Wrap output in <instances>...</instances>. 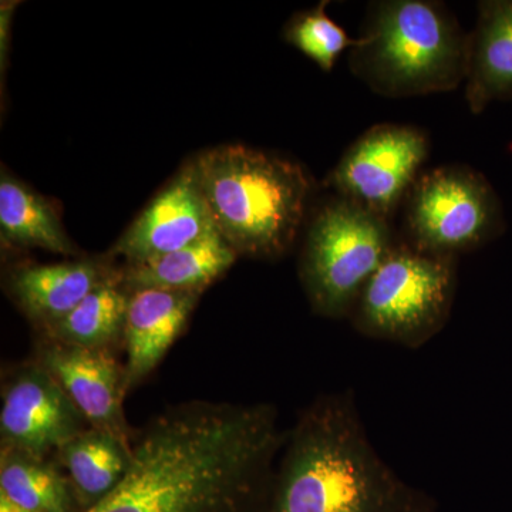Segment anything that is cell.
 Returning <instances> with one entry per match:
<instances>
[{"label": "cell", "mask_w": 512, "mask_h": 512, "mask_svg": "<svg viewBox=\"0 0 512 512\" xmlns=\"http://www.w3.org/2000/svg\"><path fill=\"white\" fill-rule=\"evenodd\" d=\"M326 6L328 2H322L318 8L295 16L286 26L285 39L318 64L323 72L329 73L338 57L356 46L357 39H352L342 26L329 18Z\"/></svg>", "instance_id": "ffe728a7"}, {"label": "cell", "mask_w": 512, "mask_h": 512, "mask_svg": "<svg viewBox=\"0 0 512 512\" xmlns=\"http://www.w3.org/2000/svg\"><path fill=\"white\" fill-rule=\"evenodd\" d=\"M396 245L389 221L339 197L309 224L299 279L313 313L349 319L360 293Z\"/></svg>", "instance_id": "8992f818"}, {"label": "cell", "mask_w": 512, "mask_h": 512, "mask_svg": "<svg viewBox=\"0 0 512 512\" xmlns=\"http://www.w3.org/2000/svg\"><path fill=\"white\" fill-rule=\"evenodd\" d=\"M202 293L146 289L128 295L123 349L127 393L140 386L187 328Z\"/></svg>", "instance_id": "4fadbf2b"}, {"label": "cell", "mask_w": 512, "mask_h": 512, "mask_svg": "<svg viewBox=\"0 0 512 512\" xmlns=\"http://www.w3.org/2000/svg\"><path fill=\"white\" fill-rule=\"evenodd\" d=\"M194 164L215 228L239 256L272 261L289 251L312 190L301 165L241 144L211 148Z\"/></svg>", "instance_id": "3957f363"}, {"label": "cell", "mask_w": 512, "mask_h": 512, "mask_svg": "<svg viewBox=\"0 0 512 512\" xmlns=\"http://www.w3.org/2000/svg\"><path fill=\"white\" fill-rule=\"evenodd\" d=\"M239 255L215 229L200 241L148 259L120 266V284L130 293L146 289L204 293L227 274Z\"/></svg>", "instance_id": "9a60e30c"}, {"label": "cell", "mask_w": 512, "mask_h": 512, "mask_svg": "<svg viewBox=\"0 0 512 512\" xmlns=\"http://www.w3.org/2000/svg\"><path fill=\"white\" fill-rule=\"evenodd\" d=\"M407 198L406 242L427 254L457 259L503 232L500 200L473 168H436L417 178Z\"/></svg>", "instance_id": "52a82bcc"}, {"label": "cell", "mask_w": 512, "mask_h": 512, "mask_svg": "<svg viewBox=\"0 0 512 512\" xmlns=\"http://www.w3.org/2000/svg\"><path fill=\"white\" fill-rule=\"evenodd\" d=\"M0 512H32L20 507L15 501L10 500L5 494L0 493Z\"/></svg>", "instance_id": "7402d4cb"}, {"label": "cell", "mask_w": 512, "mask_h": 512, "mask_svg": "<svg viewBox=\"0 0 512 512\" xmlns=\"http://www.w3.org/2000/svg\"><path fill=\"white\" fill-rule=\"evenodd\" d=\"M53 457L69 477L80 508L86 512L121 483L133 448L116 434L89 427L64 443Z\"/></svg>", "instance_id": "2e32d148"}, {"label": "cell", "mask_w": 512, "mask_h": 512, "mask_svg": "<svg viewBox=\"0 0 512 512\" xmlns=\"http://www.w3.org/2000/svg\"><path fill=\"white\" fill-rule=\"evenodd\" d=\"M0 493L32 512H82L55 457L0 447Z\"/></svg>", "instance_id": "ac0fdd59"}, {"label": "cell", "mask_w": 512, "mask_h": 512, "mask_svg": "<svg viewBox=\"0 0 512 512\" xmlns=\"http://www.w3.org/2000/svg\"><path fill=\"white\" fill-rule=\"evenodd\" d=\"M32 360L60 384L90 427L133 443L136 431L124 413V363L116 352L77 348L37 335Z\"/></svg>", "instance_id": "30bf717a"}, {"label": "cell", "mask_w": 512, "mask_h": 512, "mask_svg": "<svg viewBox=\"0 0 512 512\" xmlns=\"http://www.w3.org/2000/svg\"><path fill=\"white\" fill-rule=\"evenodd\" d=\"M0 397V447L53 457L90 427L60 384L35 360L3 373Z\"/></svg>", "instance_id": "9c48e42d"}, {"label": "cell", "mask_w": 512, "mask_h": 512, "mask_svg": "<svg viewBox=\"0 0 512 512\" xmlns=\"http://www.w3.org/2000/svg\"><path fill=\"white\" fill-rule=\"evenodd\" d=\"M215 229L191 161L117 239L109 256L140 264L188 247Z\"/></svg>", "instance_id": "8fae6325"}, {"label": "cell", "mask_w": 512, "mask_h": 512, "mask_svg": "<svg viewBox=\"0 0 512 512\" xmlns=\"http://www.w3.org/2000/svg\"><path fill=\"white\" fill-rule=\"evenodd\" d=\"M468 35L446 6L429 0L370 5L349 67L384 97L450 92L466 82Z\"/></svg>", "instance_id": "277c9868"}, {"label": "cell", "mask_w": 512, "mask_h": 512, "mask_svg": "<svg viewBox=\"0 0 512 512\" xmlns=\"http://www.w3.org/2000/svg\"><path fill=\"white\" fill-rule=\"evenodd\" d=\"M466 99L474 114L512 99V0L478 6L476 29L468 35Z\"/></svg>", "instance_id": "5bb4252c"}, {"label": "cell", "mask_w": 512, "mask_h": 512, "mask_svg": "<svg viewBox=\"0 0 512 512\" xmlns=\"http://www.w3.org/2000/svg\"><path fill=\"white\" fill-rule=\"evenodd\" d=\"M16 5L18 2H2V6H0V73H2V79L5 77L6 66H8L10 23H12Z\"/></svg>", "instance_id": "44dd1931"}, {"label": "cell", "mask_w": 512, "mask_h": 512, "mask_svg": "<svg viewBox=\"0 0 512 512\" xmlns=\"http://www.w3.org/2000/svg\"><path fill=\"white\" fill-rule=\"evenodd\" d=\"M285 439L274 404H175L134 433L126 476L86 512H264Z\"/></svg>", "instance_id": "6da1fadb"}, {"label": "cell", "mask_w": 512, "mask_h": 512, "mask_svg": "<svg viewBox=\"0 0 512 512\" xmlns=\"http://www.w3.org/2000/svg\"><path fill=\"white\" fill-rule=\"evenodd\" d=\"M264 512H441L367 436L352 390L322 394L286 431Z\"/></svg>", "instance_id": "7a4b0ae2"}, {"label": "cell", "mask_w": 512, "mask_h": 512, "mask_svg": "<svg viewBox=\"0 0 512 512\" xmlns=\"http://www.w3.org/2000/svg\"><path fill=\"white\" fill-rule=\"evenodd\" d=\"M457 289V259L396 242L350 315L367 339L417 350L446 328Z\"/></svg>", "instance_id": "5b68a950"}, {"label": "cell", "mask_w": 512, "mask_h": 512, "mask_svg": "<svg viewBox=\"0 0 512 512\" xmlns=\"http://www.w3.org/2000/svg\"><path fill=\"white\" fill-rule=\"evenodd\" d=\"M0 239L3 248L43 249L70 259L80 254L52 204L5 168L0 174Z\"/></svg>", "instance_id": "e0dca14e"}, {"label": "cell", "mask_w": 512, "mask_h": 512, "mask_svg": "<svg viewBox=\"0 0 512 512\" xmlns=\"http://www.w3.org/2000/svg\"><path fill=\"white\" fill-rule=\"evenodd\" d=\"M128 293L120 284V271L116 278L104 282L87 295L66 318L60 320L39 336L93 350L123 348Z\"/></svg>", "instance_id": "d6986e66"}, {"label": "cell", "mask_w": 512, "mask_h": 512, "mask_svg": "<svg viewBox=\"0 0 512 512\" xmlns=\"http://www.w3.org/2000/svg\"><path fill=\"white\" fill-rule=\"evenodd\" d=\"M429 156L420 128L377 124L362 134L329 175V185L345 198L389 221L416 183Z\"/></svg>", "instance_id": "ba28073f"}, {"label": "cell", "mask_w": 512, "mask_h": 512, "mask_svg": "<svg viewBox=\"0 0 512 512\" xmlns=\"http://www.w3.org/2000/svg\"><path fill=\"white\" fill-rule=\"evenodd\" d=\"M119 271L109 255L22 264L9 269L5 289L36 333H42L66 318L94 289L116 278Z\"/></svg>", "instance_id": "7c38bea8"}]
</instances>
